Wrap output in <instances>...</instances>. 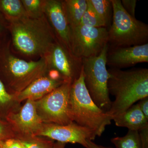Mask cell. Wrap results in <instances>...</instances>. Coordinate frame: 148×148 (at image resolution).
Masks as SVG:
<instances>
[{
    "label": "cell",
    "mask_w": 148,
    "mask_h": 148,
    "mask_svg": "<svg viewBox=\"0 0 148 148\" xmlns=\"http://www.w3.org/2000/svg\"><path fill=\"white\" fill-rule=\"evenodd\" d=\"M108 72V89L115 100L107 113L112 120L137 101L148 97V69L122 71L111 68Z\"/></svg>",
    "instance_id": "6da1fadb"
},
{
    "label": "cell",
    "mask_w": 148,
    "mask_h": 148,
    "mask_svg": "<svg viewBox=\"0 0 148 148\" xmlns=\"http://www.w3.org/2000/svg\"><path fill=\"white\" fill-rule=\"evenodd\" d=\"M11 22L14 45L25 55L43 57L57 40L45 14L36 18L26 15Z\"/></svg>",
    "instance_id": "7a4b0ae2"
},
{
    "label": "cell",
    "mask_w": 148,
    "mask_h": 148,
    "mask_svg": "<svg viewBox=\"0 0 148 148\" xmlns=\"http://www.w3.org/2000/svg\"><path fill=\"white\" fill-rule=\"evenodd\" d=\"M70 115L72 121L91 130L100 137L106 126L111 123L106 112L100 108L92 101L86 87L83 73L71 86L70 99Z\"/></svg>",
    "instance_id": "3957f363"
},
{
    "label": "cell",
    "mask_w": 148,
    "mask_h": 148,
    "mask_svg": "<svg viewBox=\"0 0 148 148\" xmlns=\"http://www.w3.org/2000/svg\"><path fill=\"white\" fill-rule=\"evenodd\" d=\"M112 23L108 30L109 48L140 45L148 43V25L125 10L120 0H111Z\"/></svg>",
    "instance_id": "277c9868"
},
{
    "label": "cell",
    "mask_w": 148,
    "mask_h": 148,
    "mask_svg": "<svg viewBox=\"0 0 148 148\" xmlns=\"http://www.w3.org/2000/svg\"><path fill=\"white\" fill-rule=\"evenodd\" d=\"M108 49V44L99 55L82 59L86 87L93 102L106 112L110 110L112 103L108 87L109 73L106 58Z\"/></svg>",
    "instance_id": "5b68a950"
},
{
    "label": "cell",
    "mask_w": 148,
    "mask_h": 148,
    "mask_svg": "<svg viewBox=\"0 0 148 148\" xmlns=\"http://www.w3.org/2000/svg\"><path fill=\"white\" fill-rule=\"evenodd\" d=\"M72 84L65 82L36 101L37 110L41 119L53 124L67 125L73 122L70 110V92Z\"/></svg>",
    "instance_id": "8992f818"
},
{
    "label": "cell",
    "mask_w": 148,
    "mask_h": 148,
    "mask_svg": "<svg viewBox=\"0 0 148 148\" xmlns=\"http://www.w3.org/2000/svg\"><path fill=\"white\" fill-rule=\"evenodd\" d=\"M108 29L105 27L79 25L71 29L72 53L82 59L97 56L108 44Z\"/></svg>",
    "instance_id": "52a82bcc"
},
{
    "label": "cell",
    "mask_w": 148,
    "mask_h": 148,
    "mask_svg": "<svg viewBox=\"0 0 148 148\" xmlns=\"http://www.w3.org/2000/svg\"><path fill=\"white\" fill-rule=\"evenodd\" d=\"M44 56L49 68L57 71L66 82L72 84L79 77L82 59L76 57L57 40Z\"/></svg>",
    "instance_id": "ba28073f"
},
{
    "label": "cell",
    "mask_w": 148,
    "mask_h": 148,
    "mask_svg": "<svg viewBox=\"0 0 148 148\" xmlns=\"http://www.w3.org/2000/svg\"><path fill=\"white\" fill-rule=\"evenodd\" d=\"M59 143L79 144L86 148L87 141L94 140L96 135L91 130L80 126L74 122L67 125L49 124L43 125L36 133Z\"/></svg>",
    "instance_id": "9c48e42d"
},
{
    "label": "cell",
    "mask_w": 148,
    "mask_h": 148,
    "mask_svg": "<svg viewBox=\"0 0 148 148\" xmlns=\"http://www.w3.org/2000/svg\"><path fill=\"white\" fill-rule=\"evenodd\" d=\"M6 67L18 86L24 87L23 89L35 80L42 76L49 68L44 56L37 61H27L11 55H9L6 60Z\"/></svg>",
    "instance_id": "30bf717a"
},
{
    "label": "cell",
    "mask_w": 148,
    "mask_h": 148,
    "mask_svg": "<svg viewBox=\"0 0 148 148\" xmlns=\"http://www.w3.org/2000/svg\"><path fill=\"white\" fill-rule=\"evenodd\" d=\"M44 13L47 16L50 22V27H52L56 39L72 53L71 46V29L62 1H45Z\"/></svg>",
    "instance_id": "8fae6325"
},
{
    "label": "cell",
    "mask_w": 148,
    "mask_h": 148,
    "mask_svg": "<svg viewBox=\"0 0 148 148\" xmlns=\"http://www.w3.org/2000/svg\"><path fill=\"white\" fill-rule=\"evenodd\" d=\"M107 65L121 69L148 62V43L142 45L109 48Z\"/></svg>",
    "instance_id": "7c38bea8"
},
{
    "label": "cell",
    "mask_w": 148,
    "mask_h": 148,
    "mask_svg": "<svg viewBox=\"0 0 148 148\" xmlns=\"http://www.w3.org/2000/svg\"><path fill=\"white\" fill-rule=\"evenodd\" d=\"M14 122L23 132L36 134L42 127V120L37 112L36 101L27 100L18 113L14 115Z\"/></svg>",
    "instance_id": "4fadbf2b"
},
{
    "label": "cell",
    "mask_w": 148,
    "mask_h": 148,
    "mask_svg": "<svg viewBox=\"0 0 148 148\" xmlns=\"http://www.w3.org/2000/svg\"><path fill=\"white\" fill-rule=\"evenodd\" d=\"M63 80H55L49 77L42 76L31 83L18 92L16 98L18 101L31 100L36 101L42 98L64 83Z\"/></svg>",
    "instance_id": "5bb4252c"
},
{
    "label": "cell",
    "mask_w": 148,
    "mask_h": 148,
    "mask_svg": "<svg viewBox=\"0 0 148 148\" xmlns=\"http://www.w3.org/2000/svg\"><path fill=\"white\" fill-rule=\"evenodd\" d=\"M116 126L138 131L148 127V119L142 112L138 103L113 119Z\"/></svg>",
    "instance_id": "9a60e30c"
},
{
    "label": "cell",
    "mask_w": 148,
    "mask_h": 148,
    "mask_svg": "<svg viewBox=\"0 0 148 148\" xmlns=\"http://www.w3.org/2000/svg\"><path fill=\"white\" fill-rule=\"evenodd\" d=\"M62 2L71 29L77 27L87 9V0H65Z\"/></svg>",
    "instance_id": "2e32d148"
},
{
    "label": "cell",
    "mask_w": 148,
    "mask_h": 148,
    "mask_svg": "<svg viewBox=\"0 0 148 148\" xmlns=\"http://www.w3.org/2000/svg\"><path fill=\"white\" fill-rule=\"evenodd\" d=\"M95 12L107 27L110 26L113 9L111 0H88Z\"/></svg>",
    "instance_id": "e0dca14e"
},
{
    "label": "cell",
    "mask_w": 148,
    "mask_h": 148,
    "mask_svg": "<svg viewBox=\"0 0 148 148\" xmlns=\"http://www.w3.org/2000/svg\"><path fill=\"white\" fill-rule=\"evenodd\" d=\"M111 142L116 148H143V144L139 132L128 130L123 137L112 138Z\"/></svg>",
    "instance_id": "ac0fdd59"
},
{
    "label": "cell",
    "mask_w": 148,
    "mask_h": 148,
    "mask_svg": "<svg viewBox=\"0 0 148 148\" xmlns=\"http://www.w3.org/2000/svg\"><path fill=\"white\" fill-rule=\"evenodd\" d=\"M0 4L4 12L10 17L11 21L27 15L21 1L2 0Z\"/></svg>",
    "instance_id": "d6986e66"
},
{
    "label": "cell",
    "mask_w": 148,
    "mask_h": 148,
    "mask_svg": "<svg viewBox=\"0 0 148 148\" xmlns=\"http://www.w3.org/2000/svg\"><path fill=\"white\" fill-rule=\"evenodd\" d=\"M88 1V7L83 15L79 25L89 27H105L106 25L98 16Z\"/></svg>",
    "instance_id": "ffe728a7"
},
{
    "label": "cell",
    "mask_w": 148,
    "mask_h": 148,
    "mask_svg": "<svg viewBox=\"0 0 148 148\" xmlns=\"http://www.w3.org/2000/svg\"><path fill=\"white\" fill-rule=\"evenodd\" d=\"M21 1L28 16L36 18L44 15V5L45 1L22 0Z\"/></svg>",
    "instance_id": "44dd1931"
},
{
    "label": "cell",
    "mask_w": 148,
    "mask_h": 148,
    "mask_svg": "<svg viewBox=\"0 0 148 148\" xmlns=\"http://www.w3.org/2000/svg\"><path fill=\"white\" fill-rule=\"evenodd\" d=\"M28 148H52L53 144L51 142H44L40 140L21 141Z\"/></svg>",
    "instance_id": "7402d4cb"
},
{
    "label": "cell",
    "mask_w": 148,
    "mask_h": 148,
    "mask_svg": "<svg viewBox=\"0 0 148 148\" xmlns=\"http://www.w3.org/2000/svg\"><path fill=\"white\" fill-rule=\"evenodd\" d=\"M136 0H122L121 5L125 10L132 17H135V9L137 6Z\"/></svg>",
    "instance_id": "603a6c76"
},
{
    "label": "cell",
    "mask_w": 148,
    "mask_h": 148,
    "mask_svg": "<svg viewBox=\"0 0 148 148\" xmlns=\"http://www.w3.org/2000/svg\"><path fill=\"white\" fill-rule=\"evenodd\" d=\"M11 95L7 92L2 82L0 80V103L6 104L11 100Z\"/></svg>",
    "instance_id": "cb8c5ba5"
},
{
    "label": "cell",
    "mask_w": 148,
    "mask_h": 148,
    "mask_svg": "<svg viewBox=\"0 0 148 148\" xmlns=\"http://www.w3.org/2000/svg\"><path fill=\"white\" fill-rule=\"evenodd\" d=\"M138 132L142 141L143 148H148V127H145Z\"/></svg>",
    "instance_id": "d4e9b609"
},
{
    "label": "cell",
    "mask_w": 148,
    "mask_h": 148,
    "mask_svg": "<svg viewBox=\"0 0 148 148\" xmlns=\"http://www.w3.org/2000/svg\"><path fill=\"white\" fill-rule=\"evenodd\" d=\"M138 104L142 112L148 119V97L140 100Z\"/></svg>",
    "instance_id": "484cf974"
},
{
    "label": "cell",
    "mask_w": 148,
    "mask_h": 148,
    "mask_svg": "<svg viewBox=\"0 0 148 148\" xmlns=\"http://www.w3.org/2000/svg\"><path fill=\"white\" fill-rule=\"evenodd\" d=\"M3 143L7 148H22L21 142L18 140L8 139Z\"/></svg>",
    "instance_id": "4316f807"
},
{
    "label": "cell",
    "mask_w": 148,
    "mask_h": 148,
    "mask_svg": "<svg viewBox=\"0 0 148 148\" xmlns=\"http://www.w3.org/2000/svg\"><path fill=\"white\" fill-rule=\"evenodd\" d=\"M86 148H113L110 147H106L100 145L95 144L92 141L88 140L87 141V147Z\"/></svg>",
    "instance_id": "83f0119b"
},
{
    "label": "cell",
    "mask_w": 148,
    "mask_h": 148,
    "mask_svg": "<svg viewBox=\"0 0 148 148\" xmlns=\"http://www.w3.org/2000/svg\"><path fill=\"white\" fill-rule=\"evenodd\" d=\"M65 144L64 143H58L53 144V148H65Z\"/></svg>",
    "instance_id": "f1b7e54d"
},
{
    "label": "cell",
    "mask_w": 148,
    "mask_h": 148,
    "mask_svg": "<svg viewBox=\"0 0 148 148\" xmlns=\"http://www.w3.org/2000/svg\"><path fill=\"white\" fill-rule=\"evenodd\" d=\"M0 148H7L4 144L3 141L0 140Z\"/></svg>",
    "instance_id": "f546056e"
},
{
    "label": "cell",
    "mask_w": 148,
    "mask_h": 148,
    "mask_svg": "<svg viewBox=\"0 0 148 148\" xmlns=\"http://www.w3.org/2000/svg\"><path fill=\"white\" fill-rule=\"evenodd\" d=\"M3 130V128L2 125L0 124V135H1V134L2 133Z\"/></svg>",
    "instance_id": "4dcf8cb0"
},
{
    "label": "cell",
    "mask_w": 148,
    "mask_h": 148,
    "mask_svg": "<svg viewBox=\"0 0 148 148\" xmlns=\"http://www.w3.org/2000/svg\"><path fill=\"white\" fill-rule=\"evenodd\" d=\"M21 142V141H20ZM21 146H22V148H28L27 147H26V146L24 145V144H23L21 142Z\"/></svg>",
    "instance_id": "1f68e13d"
}]
</instances>
